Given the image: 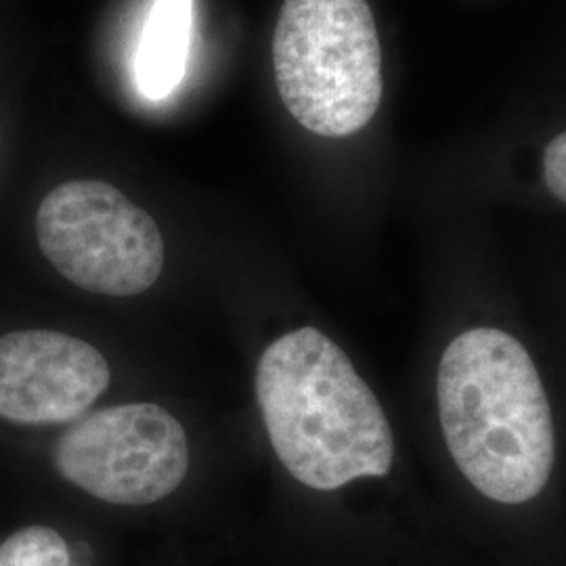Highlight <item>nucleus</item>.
<instances>
[{
  "label": "nucleus",
  "mask_w": 566,
  "mask_h": 566,
  "mask_svg": "<svg viewBox=\"0 0 566 566\" xmlns=\"http://www.w3.org/2000/svg\"><path fill=\"white\" fill-rule=\"evenodd\" d=\"M447 449L491 502L535 500L552 476V409L525 346L497 327H472L443 353L437 376Z\"/></svg>",
  "instance_id": "nucleus-1"
},
{
  "label": "nucleus",
  "mask_w": 566,
  "mask_h": 566,
  "mask_svg": "<svg viewBox=\"0 0 566 566\" xmlns=\"http://www.w3.org/2000/svg\"><path fill=\"white\" fill-rule=\"evenodd\" d=\"M256 399L283 468L315 491L382 479L395 462L385 409L348 355L306 325L264 348Z\"/></svg>",
  "instance_id": "nucleus-2"
},
{
  "label": "nucleus",
  "mask_w": 566,
  "mask_h": 566,
  "mask_svg": "<svg viewBox=\"0 0 566 566\" xmlns=\"http://www.w3.org/2000/svg\"><path fill=\"white\" fill-rule=\"evenodd\" d=\"M285 109L319 137H350L382 99V53L367 0H285L273 34Z\"/></svg>",
  "instance_id": "nucleus-3"
},
{
  "label": "nucleus",
  "mask_w": 566,
  "mask_h": 566,
  "mask_svg": "<svg viewBox=\"0 0 566 566\" xmlns=\"http://www.w3.org/2000/svg\"><path fill=\"white\" fill-rule=\"evenodd\" d=\"M36 240L61 277L91 294L133 298L163 275L160 227L109 182L82 179L49 191Z\"/></svg>",
  "instance_id": "nucleus-4"
},
{
  "label": "nucleus",
  "mask_w": 566,
  "mask_h": 566,
  "mask_svg": "<svg viewBox=\"0 0 566 566\" xmlns=\"http://www.w3.org/2000/svg\"><path fill=\"white\" fill-rule=\"evenodd\" d=\"M61 476L114 506H151L185 483L191 465L181 422L158 403L93 411L55 447Z\"/></svg>",
  "instance_id": "nucleus-5"
},
{
  "label": "nucleus",
  "mask_w": 566,
  "mask_h": 566,
  "mask_svg": "<svg viewBox=\"0 0 566 566\" xmlns=\"http://www.w3.org/2000/svg\"><path fill=\"white\" fill-rule=\"evenodd\" d=\"M112 385L99 348L53 329L0 336V418L23 426L81 420Z\"/></svg>",
  "instance_id": "nucleus-6"
},
{
  "label": "nucleus",
  "mask_w": 566,
  "mask_h": 566,
  "mask_svg": "<svg viewBox=\"0 0 566 566\" xmlns=\"http://www.w3.org/2000/svg\"><path fill=\"white\" fill-rule=\"evenodd\" d=\"M193 32V0H154L135 57L137 88L164 102L181 86Z\"/></svg>",
  "instance_id": "nucleus-7"
},
{
  "label": "nucleus",
  "mask_w": 566,
  "mask_h": 566,
  "mask_svg": "<svg viewBox=\"0 0 566 566\" xmlns=\"http://www.w3.org/2000/svg\"><path fill=\"white\" fill-rule=\"evenodd\" d=\"M0 566H72V554L55 528L23 526L0 544Z\"/></svg>",
  "instance_id": "nucleus-8"
},
{
  "label": "nucleus",
  "mask_w": 566,
  "mask_h": 566,
  "mask_svg": "<svg viewBox=\"0 0 566 566\" xmlns=\"http://www.w3.org/2000/svg\"><path fill=\"white\" fill-rule=\"evenodd\" d=\"M544 177L547 189L566 203V133L547 145L544 154Z\"/></svg>",
  "instance_id": "nucleus-9"
}]
</instances>
